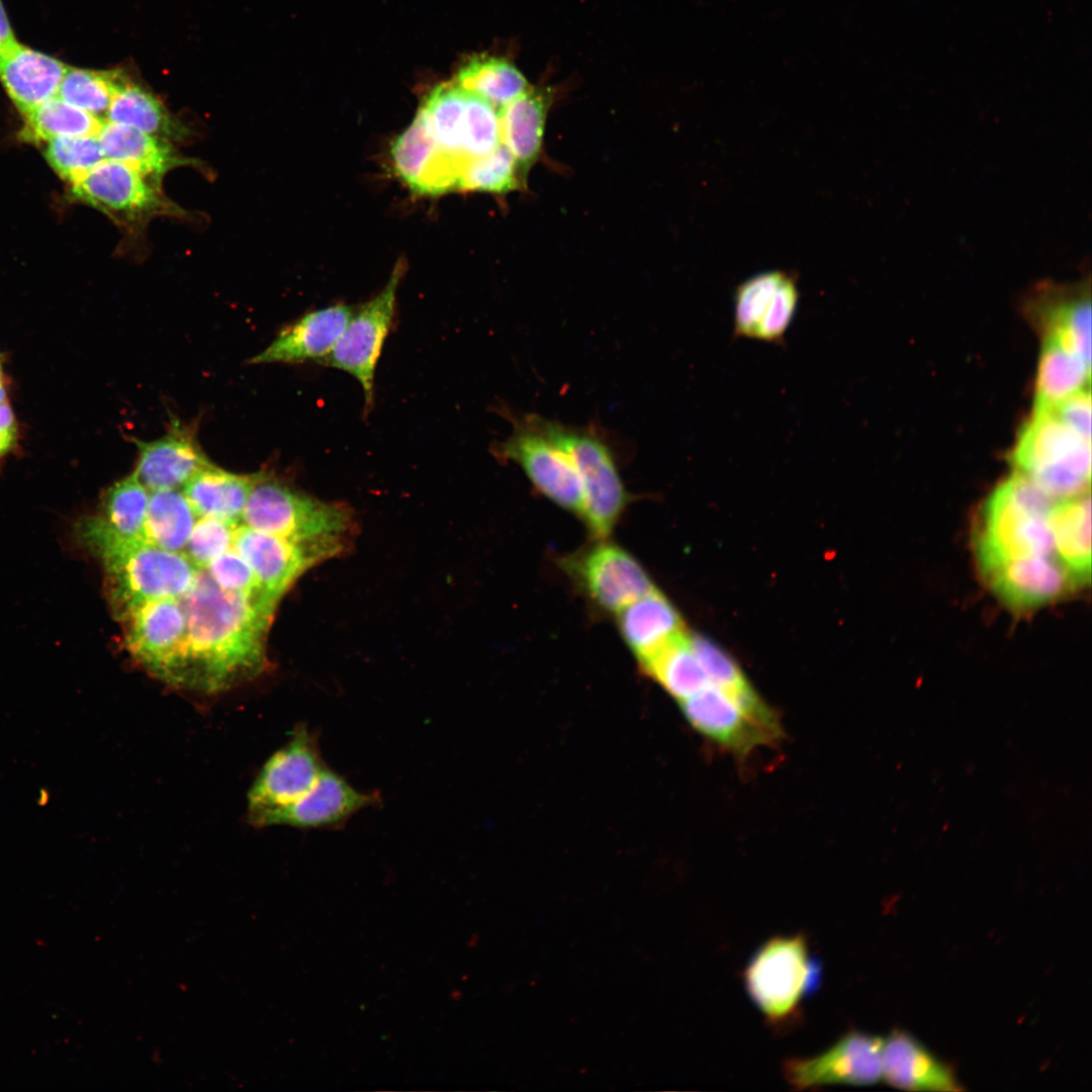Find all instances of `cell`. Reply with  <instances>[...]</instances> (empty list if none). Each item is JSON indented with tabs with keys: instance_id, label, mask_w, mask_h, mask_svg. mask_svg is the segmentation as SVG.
<instances>
[{
	"instance_id": "obj_1",
	"label": "cell",
	"mask_w": 1092,
	"mask_h": 1092,
	"mask_svg": "<svg viewBox=\"0 0 1092 1092\" xmlns=\"http://www.w3.org/2000/svg\"><path fill=\"white\" fill-rule=\"evenodd\" d=\"M185 615L183 644L168 684L214 693L260 673L266 663V636L272 608L219 586L197 567L178 597Z\"/></svg>"
},
{
	"instance_id": "obj_2",
	"label": "cell",
	"mask_w": 1092,
	"mask_h": 1092,
	"mask_svg": "<svg viewBox=\"0 0 1092 1092\" xmlns=\"http://www.w3.org/2000/svg\"><path fill=\"white\" fill-rule=\"evenodd\" d=\"M76 529L79 541L102 562L107 599L118 621L149 601L178 598L194 578L197 567L182 552L120 536L94 516Z\"/></svg>"
},
{
	"instance_id": "obj_3",
	"label": "cell",
	"mask_w": 1092,
	"mask_h": 1092,
	"mask_svg": "<svg viewBox=\"0 0 1092 1092\" xmlns=\"http://www.w3.org/2000/svg\"><path fill=\"white\" fill-rule=\"evenodd\" d=\"M1055 500L1017 471L1000 483L987 497L975 534L980 573L1011 561L1056 557L1050 522Z\"/></svg>"
},
{
	"instance_id": "obj_4",
	"label": "cell",
	"mask_w": 1092,
	"mask_h": 1092,
	"mask_svg": "<svg viewBox=\"0 0 1092 1092\" xmlns=\"http://www.w3.org/2000/svg\"><path fill=\"white\" fill-rule=\"evenodd\" d=\"M242 522L255 530L317 549L329 558L346 552L356 534L354 512L261 473Z\"/></svg>"
},
{
	"instance_id": "obj_5",
	"label": "cell",
	"mask_w": 1092,
	"mask_h": 1092,
	"mask_svg": "<svg viewBox=\"0 0 1092 1092\" xmlns=\"http://www.w3.org/2000/svg\"><path fill=\"white\" fill-rule=\"evenodd\" d=\"M1010 461L1015 471L1054 499L1090 491L1091 441L1052 410L1034 411L1019 432Z\"/></svg>"
},
{
	"instance_id": "obj_6",
	"label": "cell",
	"mask_w": 1092,
	"mask_h": 1092,
	"mask_svg": "<svg viewBox=\"0 0 1092 1092\" xmlns=\"http://www.w3.org/2000/svg\"><path fill=\"white\" fill-rule=\"evenodd\" d=\"M819 969L807 938L777 935L756 949L744 970L752 1002L772 1027L783 1028L801 1016V1004L817 986Z\"/></svg>"
},
{
	"instance_id": "obj_7",
	"label": "cell",
	"mask_w": 1092,
	"mask_h": 1092,
	"mask_svg": "<svg viewBox=\"0 0 1092 1092\" xmlns=\"http://www.w3.org/2000/svg\"><path fill=\"white\" fill-rule=\"evenodd\" d=\"M529 415L533 423L572 459L583 489L582 518L597 538L607 537L628 497L611 447L592 428L570 427Z\"/></svg>"
},
{
	"instance_id": "obj_8",
	"label": "cell",
	"mask_w": 1092,
	"mask_h": 1092,
	"mask_svg": "<svg viewBox=\"0 0 1092 1092\" xmlns=\"http://www.w3.org/2000/svg\"><path fill=\"white\" fill-rule=\"evenodd\" d=\"M679 704L699 733L738 754L774 743L782 734L776 713L751 687L732 691L709 685Z\"/></svg>"
},
{
	"instance_id": "obj_9",
	"label": "cell",
	"mask_w": 1092,
	"mask_h": 1092,
	"mask_svg": "<svg viewBox=\"0 0 1092 1092\" xmlns=\"http://www.w3.org/2000/svg\"><path fill=\"white\" fill-rule=\"evenodd\" d=\"M326 767L318 736L296 725L288 741L264 763L248 793V819L264 827L266 820L305 794Z\"/></svg>"
},
{
	"instance_id": "obj_10",
	"label": "cell",
	"mask_w": 1092,
	"mask_h": 1092,
	"mask_svg": "<svg viewBox=\"0 0 1092 1092\" xmlns=\"http://www.w3.org/2000/svg\"><path fill=\"white\" fill-rule=\"evenodd\" d=\"M511 421L512 434L493 445V454L502 461L518 464L532 484L549 499L582 516V484L569 455L533 423L530 415L512 417Z\"/></svg>"
},
{
	"instance_id": "obj_11",
	"label": "cell",
	"mask_w": 1092,
	"mask_h": 1092,
	"mask_svg": "<svg viewBox=\"0 0 1092 1092\" xmlns=\"http://www.w3.org/2000/svg\"><path fill=\"white\" fill-rule=\"evenodd\" d=\"M402 269L397 265L382 290L353 311L333 350L320 361L356 378L366 414L373 405L375 369L392 325Z\"/></svg>"
},
{
	"instance_id": "obj_12",
	"label": "cell",
	"mask_w": 1092,
	"mask_h": 1092,
	"mask_svg": "<svg viewBox=\"0 0 1092 1092\" xmlns=\"http://www.w3.org/2000/svg\"><path fill=\"white\" fill-rule=\"evenodd\" d=\"M73 195L133 224L156 215H179L182 210L161 192V186L123 163L103 159L70 183Z\"/></svg>"
},
{
	"instance_id": "obj_13",
	"label": "cell",
	"mask_w": 1092,
	"mask_h": 1092,
	"mask_svg": "<svg viewBox=\"0 0 1092 1092\" xmlns=\"http://www.w3.org/2000/svg\"><path fill=\"white\" fill-rule=\"evenodd\" d=\"M883 1045L884 1038L852 1029L818 1055L787 1059L784 1077L795 1090L873 1085L883 1079Z\"/></svg>"
},
{
	"instance_id": "obj_14",
	"label": "cell",
	"mask_w": 1092,
	"mask_h": 1092,
	"mask_svg": "<svg viewBox=\"0 0 1092 1092\" xmlns=\"http://www.w3.org/2000/svg\"><path fill=\"white\" fill-rule=\"evenodd\" d=\"M124 645L138 663L168 682L185 634V615L178 598L149 601L119 620Z\"/></svg>"
},
{
	"instance_id": "obj_15",
	"label": "cell",
	"mask_w": 1092,
	"mask_h": 1092,
	"mask_svg": "<svg viewBox=\"0 0 1092 1092\" xmlns=\"http://www.w3.org/2000/svg\"><path fill=\"white\" fill-rule=\"evenodd\" d=\"M390 155L397 176L413 192L439 195L457 190L463 162L440 148L422 108L392 142Z\"/></svg>"
},
{
	"instance_id": "obj_16",
	"label": "cell",
	"mask_w": 1092,
	"mask_h": 1092,
	"mask_svg": "<svg viewBox=\"0 0 1092 1092\" xmlns=\"http://www.w3.org/2000/svg\"><path fill=\"white\" fill-rule=\"evenodd\" d=\"M381 802L378 792L354 788L342 776L325 767L313 786L292 804L272 814L264 826L335 829L360 811Z\"/></svg>"
},
{
	"instance_id": "obj_17",
	"label": "cell",
	"mask_w": 1092,
	"mask_h": 1092,
	"mask_svg": "<svg viewBox=\"0 0 1092 1092\" xmlns=\"http://www.w3.org/2000/svg\"><path fill=\"white\" fill-rule=\"evenodd\" d=\"M232 546L248 562L263 588L277 603L306 570L330 559L317 549L244 524L235 527Z\"/></svg>"
},
{
	"instance_id": "obj_18",
	"label": "cell",
	"mask_w": 1092,
	"mask_h": 1092,
	"mask_svg": "<svg viewBox=\"0 0 1092 1092\" xmlns=\"http://www.w3.org/2000/svg\"><path fill=\"white\" fill-rule=\"evenodd\" d=\"M981 575L998 599L1018 611L1046 606L1080 586L1054 556L1007 562Z\"/></svg>"
},
{
	"instance_id": "obj_19",
	"label": "cell",
	"mask_w": 1092,
	"mask_h": 1092,
	"mask_svg": "<svg viewBox=\"0 0 1092 1092\" xmlns=\"http://www.w3.org/2000/svg\"><path fill=\"white\" fill-rule=\"evenodd\" d=\"M138 449L134 471L149 491L175 489L212 464L199 446L193 429L173 422L168 432L152 441L132 439Z\"/></svg>"
},
{
	"instance_id": "obj_20",
	"label": "cell",
	"mask_w": 1092,
	"mask_h": 1092,
	"mask_svg": "<svg viewBox=\"0 0 1092 1092\" xmlns=\"http://www.w3.org/2000/svg\"><path fill=\"white\" fill-rule=\"evenodd\" d=\"M576 566L585 590L608 611L619 612L654 589L642 566L628 552L613 544L592 548Z\"/></svg>"
},
{
	"instance_id": "obj_21",
	"label": "cell",
	"mask_w": 1092,
	"mask_h": 1092,
	"mask_svg": "<svg viewBox=\"0 0 1092 1092\" xmlns=\"http://www.w3.org/2000/svg\"><path fill=\"white\" fill-rule=\"evenodd\" d=\"M354 309L336 304L305 313L283 328L250 363H320L334 348Z\"/></svg>"
},
{
	"instance_id": "obj_22",
	"label": "cell",
	"mask_w": 1092,
	"mask_h": 1092,
	"mask_svg": "<svg viewBox=\"0 0 1092 1092\" xmlns=\"http://www.w3.org/2000/svg\"><path fill=\"white\" fill-rule=\"evenodd\" d=\"M69 66L16 41L0 53V83L25 117L56 97Z\"/></svg>"
},
{
	"instance_id": "obj_23",
	"label": "cell",
	"mask_w": 1092,
	"mask_h": 1092,
	"mask_svg": "<svg viewBox=\"0 0 1092 1092\" xmlns=\"http://www.w3.org/2000/svg\"><path fill=\"white\" fill-rule=\"evenodd\" d=\"M883 1078L904 1090H962L953 1070L903 1030H894L884 1038Z\"/></svg>"
},
{
	"instance_id": "obj_24",
	"label": "cell",
	"mask_w": 1092,
	"mask_h": 1092,
	"mask_svg": "<svg viewBox=\"0 0 1092 1092\" xmlns=\"http://www.w3.org/2000/svg\"><path fill=\"white\" fill-rule=\"evenodd\" d=\"M549 106L545 90L528 88L498 109L502 144L514 158L524 185L541 154Z\"/></svg>"
},
{
	"instance_id": "obj_25",
	"label": "cell",
	"mask_w": 1092,
	"mask_h": 1092,
	"mask_svg": "<svg viewBox=\"0 0 1092 1092\" xmlns=\"http://www.w3.org/2000/svg\"><path fill=\"white\" fill-rule=\"evenodd\" d=\"M97 139L105 159L128 165L158 185L167 172L189 163L171 142L128 125L104 121Z\"/></svg>"
},
{
	"instance_id": "obj_26",
	"label": "cell",
	"mask_w": 1092,
	"mask_h": 1092,
	"mask_svg": "<svg viewBox=\"0 0 1092 1092\" xmlns=\"http://www.w3.org/2000/svg\"><path fill=\"white\" fill-rule=\"evenodd\" d=\"M618 624L625 642L639 661L686 633L677 610L655 589L620 610Z\"/></svg>"
},
{
	"instance_id": "obj_27",
	"label": "cell",
	"mask_w": 1092,
	"mask_h": 1092,
	"mask_svg": "<svg viewBox=\"0 0 1092 1092\" xmlns=\"http://www.w3.org/2000/svg\"><path fill=\"white\" fill-rule=\"evenodd\" d=\"M260 474L233 473L210 464L194 474L182 491L197 517L237 526Z\"/></svg>"
},
{
	"instance_id": "obj_28",
	"label": "cell",
	"mask_w": 1092,
	"mask_h": 1092,
	"mask_svg": "<svg viewBox=\"0 0 1092 1092\" xmlns=\"http://www.w3.org/2000/svg\"><path fill=\"white\" fill-rule=\"evenodd\" d=\"M1057 559L1081 586L1091 576V495L1056 499L1050 514Z\"/></svg>"
},
{
	"instance_id": "obj_29",
	"label": "cell",
	"mask_w": 1092,
	"mask_h": 1092,
	"mask_svg": "<svg viewBox=\"0 0 1092 1092\" xmlns=\"http://www.w3.org/2000/svg\"><path fill=\"white\" fill-rule=\"evenodd\" d=\"M1050 333L1048 337L1091 362V301L1088 283L1074 287L1042 286Z\"/></svg>"
},
{
	"instance_id": "obj_30",
	"label": "cell",
	"mask_w": 1092,
	"mask_h": 1092,
	"mask_svg": "<svg viewBox=\"0 0 1092 1092\" xmlns=\"http://www.w3.org/2000/svg\"><path fill=\"white\" fill-rule=\"evenodd\" d=\"M105 121L131 126L151 135L178 142L190 130L151 91L122 79L106 113Z\"/></svg>"
},
{
	"instance_id": "obj_31",
	"label": "cell",
	"mask_w": 1092,
	"mask_h": 1092,
	"mask_svg": "<svg viewBox=\"0 0 1092 1092\" xmlns=\"http://www.w3.org/2000/svg\"><path fill=\"white\" fill-rule=\"evenodd\" d=\"M1090 372L1091 362L1046 337L1037 368L1034 411L1050 410L1089 387Z\"/></svg>"
},
{
	"instance_id": "obj_32",
	"label": "cell",
	"mask_w": 1092,
	"mask_h": 1092,
	"mask_svg": "<svg viewBox=\"0 0 1092 1092\" xmlns=\"http://www.w3.org/2000/svg\"><path fill=\"white\" fill-rule=\"evenodd\" d=\"M639 662L649 676L678 701L710 685L686 633Z\"/></svg>"
},
{
	"instance_id": "obj_33",
	"label": "cell",
	"mask_w": 1092,
	"mask_h": 1092,
	"mask_svg": "<svg viewBox=\"0 0 1092 1092\" xmlns=\"http://www.w3.org/2000/svg\"><path fill=\"white\" fill-rule=\"evenodd\" d=\"M196 517L182 490L151 491L144 526L145 540L168 551L182 552Z\"/></svg>"
},
{
	"instance_id": "obj_34",
	"label": "cell",
	"mask_w": 1092,
	"mask_h": 1092,
	"mask_svg": "<svg viewBox=\"0 0 1092 1092\" xmlns=\"http://www.w3.org/2000/svg\"><path fill=\"white\" fill-rule=\"evenodd\" d=\"M454 83L496 109L529 88L526 78L514 65L504 59L486 56L469 59L458 71Z\"/></svg>"
},
{
	"instance_id": "obj_35",
	"label": "cell",
	"mask_w": 1092,
	"mask_h": 1092,
	"mask_svg": "<svg viewBox=\"0 0 1092 1092\" xmlns=\"http://www.w3.org/2000/svg\"><path fill=\"white\" fill-rule=\"evenodd\" d=\"M103 123L104 120L56 96L24 117L22 134L31 142L97 135Z\"/></svg>"
},
{
	"instance_id": "obj_36",
	"label": "cell",
	"mask_w": 1092,
	"mask_h": 1092,
	"mask_svg": "<svg viewBox=\"0 0 1092 1092\" xmlns=\"http://www.w3.org/2000/svg\"><path fill=\"white\" fill-rule=\"evenodd\" d=\"M149 497V489L131 473L106 490L101 513L94 517L120 536L145 540Z\"/></svg>"
},
{
	"instance_id": "obj_37",
	"label": "cell",
	"mask_w": 1092,
	"mask_h": 1092,
	"mask_svg": "<svg viewBox=\"0 0 1092 1092\" xmlns=\"http://www.w3.org/2000/svg\"><path fill=\"white\" fill-rule=\"evenodd\" d=\"M466 98L467 93L454 82L443 83L421 107L440 148L462 162Z\"/></svg>"
},
{
	"instance_id": "obj_38",
	"label": "cell",
	"mask_w": 1092,
	"mask_h": 1092,
	"mask_svg": "<svg viewBox=\"0 0 1092 1092\" xmlns=\"http://www.w3.org/2000/svg\"><path fill=\"white\" fill-rule=\"evenodd\" d=\"M124 77L113 71L68 67L58 97L105 121L106 113Z\"/></svg>"
},
{
	"instance_id": "obj_39",
	"label": "cell",
	"mask_w": 1092,
	"mask_h": 1092,
	"mask_svg": "<svg viewBox=\"0 0 1092 1092\" xmlns=\"http://www.w3.org/2000/svg\"><path fill=\"white\" fill-rule=\"evenodd\" d=\"M524 186L514 158L500 144L492 152L465 160L460 168L457 190L505 194Z\"/></svg>"
},
{
	"instance_id": "obj_40",
	"label": "cell",
	"mask_w": 1092,
	"mask_h": 1092,
	"mask_svg": "<svg viewBox=\"0 0 1092 1092\" xmlns=\"http://www.w3.org/2000/svg\"><path fill=\"white\" fill-rule=\"evenodd\" d=\"M786 274L779 270L766 271L749 278L737 287L733 330L736 338L754 339Z\"/></svg>"
},
{
	"instance_id": "obj_41",
	"label": "cell",
	"mask_w": 1092,
	"mask_h": 1092,
	"mask_svg": "<svg viewBox=\"0 0 1092 1092\" xmlns=\"http://www.w3.org/2000/svg\"><path fill=\"white\" fill-rule=\"evenodd\" d=\"M47 144L44 156L49 164L69 183L105 159L97 135L59 138Z\"/></svg>"
},
{
	"instance_id": "obj_42",
	"label": "cell",
	"mask_w": 1092,
	"mask_h": 1092,
	"mask_svg": "<svg viewBox=\"0 0 1092 1092\" xmlns=\"http://www.w3.org/2000/svg\"><path fill=\"white\" fill-rule=\"evenodd\" d=\"M466 93L462 147L465 160L486 155L502 144L498 109L485 100Z\"/></svg>"
},
{
	"instance_id": "obj_43",
	"label": "cell",
	"mask_w": 1092,
	"mask_h": 1092,
	"mask_svg": "<svg viewBox=\"0 0 1092 1092\" xmlns=\"http://www.w3.org/2000/svg\"><path fill=\"white\" fill-rule=\"evenodd\" d=\"M222 588L244 594L272 609L278 603L263 588L248 562L232 546L204 567Z\"/></svg>"
},
{
	"instance_id": "obj_44",
	"label": "cell",
	"mask_w": 1092,
	"mask_h": 1092,
	"mask_svg": "<svg viewBox=\"0 0 1092 1092\" xmlns=\"http://www.w3.org/2000/svg\"><path fill=\"white\" fill-rule=\"evenodd\" d=\"M691 642L710 685L732 691L751 687L736 661L713 640L695 634Z\"/></svg>"
},
{
	"instance_id": "obj_45",
	"label": "cell",
	"mask_w": 1092,
	"mask_h": 1092,
	"mask_svg": "<svg viewBox=\"0 0 1092 1092\" xmlns=\"http://www.w3.org/2000/svg\"><path fill=\"white\" fill-rule=\"evenodd\" d=\"M235 527L216 519L200 518L194 525L184 554L196 567H205L232 547Z\"/></svg>"
},
{
	"instance_id": "obj_46",
	"label": "cell",
	"mask_w": 1092,
	"mask_h": 1092,
	"mask_svg": "<svg viewBox=\"0 0 1092 1092\" xmlns=\"http://www.w3.org/2000/svg\"><path fill=\"white\" fill-rule=\"evenodd\" d=\"M798 300L797 283L792 275L786 274L756 331L754 340L784 344L785 334L795 315Z\"/></svg>"
},
{
	"instance_id": "obj_47",
	"label": "cell",
	"mask_w": 1092,
	"mask_h": 1092,
	"mask_svg": "<svg viewBox=\"0 0 1092 1092\" xmlns=\"http://www.w3.org/2000/svg\"><path fill=\"white\" fill-rule=\"evenodd\" d=\"M1068 427L1091 441V393L1084 388L1050 408Z\"/></svg>"
},
{
	"instance_id": "obj_48",
	"label": "cell",
	"mask_w": 1092,
	"mask_h": 1092,
	"mask_svg": "<svg viewBox=\"0 0 1092 1092\" xmlns=\"http://www.w3.org/2000/svg\"><path fill=\"white\" fill-rule=\"evenodd\" d=\"M16 424L13 413L6 401L0 402V458L14 445Z\"/></svg>"
},
{
	"instance_id": "obj_49",
	"label": "cell",
	"mask_w": 1092,
	"mask_h": 1092,
	"mask_svg": "<svg viewBox=\"0 0 1092 1092\" xmlns=\"http://www.w3.org/2000/svg\"><path fill=\"white\" fill-rule=\"evenodd\" d=\"M16 41L7 12L2 0H0V53Z\"/></svg>"
},
{
	"instance_id": "obj_50",
	"label": "cell",
	"mask_w": 1092,
	"mask_h": 1092,
	"mask_svg": "<svg viewBox=\"0 0 1092 1092\" xmlns=\"http://www.w3.org/2000/svg\"><path fill=\"white\" fill-rule=\"evenodd\" d=\"M3 401H6V392H5V389H4L3 382H2L1 367H0V402H3Z\"/></svg>"
}]
</instances>
